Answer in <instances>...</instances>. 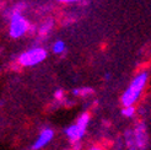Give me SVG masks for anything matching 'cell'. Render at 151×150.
<instances>
[{"label":"cell","mask_w":151,"mask_h":150,"mask_svg":"<svg viewBox=\"0 0 151 150\" xmlns=\"http://www.w3.org/2000/svg\"><path fill=\"white\" fill-rule=\"evenodd\" d=\"M147 80H149L147 71H140L132 80L129 86L127 87V90L120 97V102H122L123 106H134V103L139 100L141 92L144 91V89L147 84Z\"/></svg>","instance_id":"6da1fadb"},{"label":"cell","mask_w":151,"mask_h":150,"mask_svg":"<svg viewBox=\"0 0 151 150\" xmlns=\"http://www.w3.org/2000/svg\"><path fill=\"white\" fill-rule=\"evenodd\" d=\"M9 20V35L11 38H20V37L25 36L31 28L29 22L24 17L21 12H10Z\"/></svg>","instance_id":"7a4b0ae2"},{"label":"cell","mask_w":151,"mask_h":150,"mask_svg":"<svg viewBox=\"0 0 151 150\" xmlns=\"http://www.w3.org/2000/svg\"><path fill=\"white\" fill-rule=\"evenodd\" d=\"M47 50L43 47H35L17 57V63L21 66H36L41 64L47 58Z\"/></svg>","instance_id":"3957f363"},{"label":"cell","mask_w":151,"mask_h":150,"mask_svg":"<svg viewBox=\"0 0 151 150\" xmlns=\"http://www.w3.org/2000/svg\"><path fill=\"white\" fill-rule=\"evenodd\" d=\"M54 138V131L52 128H43L41 133L38 134V137L35 140V143L32 144L31 149L32 150H41L44 146H47L50 141Z\"/></svg>","instance_id":"277c9868"},{"label":"cell","mask_w":151,"mask_h":150,"mask_svg":"<svg viewBox=\"0 0 151 150\" xmlns=\"http://www.w3.org/2000/svg\"><path fill=\"white\" fill-rule=\"evenodd\" d=\"M134 139L135 145L138 150H145L147 144V134H146V127L144 123H139L134 131Z\"/></svg>","instance_id":"5b68a950"},{"label":"cell","mask_w":151,"mask_h":150,"mask_svg":"<svg viewBox=\"0 0 151 150\" xmlns=\"http://www.w3.org/2000/svg\"><path fill=\"white\" fill-rule=\"evenodd\" d=\"M65 136L68 137V139L71 140L73 143H76V141H80V139H82V137L85 136V132L80 129V127L75 123V124H71L69 127H66L65 131Z\"/></svg>","instance_id":"8992f818"},{"label":"cell","mask_w":151,"mask_h":150,"mask_svg":"<svg viewBox=\"0 0 151 150\" xmlns=\"http://www.w3.org/2000/svg\"><path fill=\"white\" fill-rule=\"evenodd\" d=\"M66 49V46H65V43L64 41H55L54 43H53V46H52V50H53V53H55V54H63L64 52Z\"/></svg>","instance_id":"52a82bcc"},{"label":"cell","mask_w":151,"mask_h":150,"mask_svg":"<svg viewBox=\"0 0 151 150\" xmlns=\"http://www.w3.org/2000/svg\"><path fill=\"white\" fill-rule=\"evenodd\" d=\"M92 92H93V90L91 87H82V89H75V90H73V94L75 96H86V95H90Z\"/></svg>","instance_id":"ba28073f"},{"label":"cell","mask_w":151,"mask_h":150,"mask_svg":"<svg viewBox=\"0 0 151 150\" xmlns=\"http://www.w3.org/2000/svg\"><path fill=\"white\" fill-rule=\"evenodd\" d=\"M122 115L127 118H132L135 115V107L134 106H123Z\"/></svg>","instance_id":"9c48e42d"},{"label":"cell","mask_w":151,"mask_h":150,"mask_svg":"<svg viewBox=\"0 0 151 150\" xmlns=\"http://www.w3.org/2000/svg\"><path fill=\"white\" fill-rule=\"evenodd\" d=\"M52 27H53V22L52 21H48V22H46V24H43L41 26V28H40V35L41 36H46L52 30Z\"/></svg>","instance_id":"30bf717a"},{"label":"cell","mask_w":151,"mask_h":150,"mask_svg":"<svg viewBox=\"0 0 151 150\" xmlns=\"http://www.w3.org/2000/svg\"><path fill=\"white\" fill-rule=\"evenodd\" d=\"M63 95H64V92H63V90H57L55 91V94H54V97H55V100H62L63 99Z\"/></svg>","instance_id":"8fae6325"},{"label":"cell","mask_w":151,"mask_h":150,"mask_svg":"<svg viewBox=\"0 0 151 150\" xmlns=\"http://www.w3.org/2000/svg\"><path fill=\"white\" fill-rule=\"evenodd\" d=\"M58 3H64V4H70V3H76V1H81V0H57Z\"/></svg>","instance_id":"7c38bea8"},{"label":"cell","mask_w":151,"mask_h":150,"mask_svg":"<svg viewBox=\"0 0 151 150\" xmlns=\"http://www.w3.org/2000/svg\"><path fill=\"white\" fill-rule=\"evenodd\" d=\"M88 150H102L101 148H99V146H92V148H90Z\"/></svg>","instance_id":"4fadbf2b"},{"label":"cell","mask_w":151,"mask_h":150,"mask_svg":"<svg viewBox=\"0 0 151 150\" xmlns=\"http://www.w3.org/2000/svg\"><path fill=\"white\" fill-rule=\"evenodd\" d=\"M109 76H111L109 74H106V75H104V78H106V79H109Z\"/></svg>","instance_id":"5bb4252c"}]
</instances>
